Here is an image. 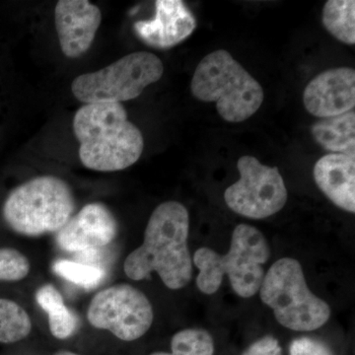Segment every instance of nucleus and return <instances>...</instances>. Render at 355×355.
<instances>
[{"label": "nucleus", "instance_id": "f257e3e1", "mask_svg": "<svg viewBox=\"0 0 355 355\" xmlns=\"http://www.w3.org/2000/svg\"><path fill=\"white\" fill-rule=\"evenodd\" d=\"M189 228L190 217L182 203L170 200L158 205L147 223L141 246L125 259L123 270L127 277L149 279L155 272L169 289L188 286L193 277Z\"/></svg>", "mask_w": 355, "mask_h": 355}, {"label": "nucleus", "instance_id": "f03ea898", "mask_svg": "<svg viewBox=\"0 0 355 355\" xmlns=\"http://www.w3.org/2000/svg\"><path fill=\"white\" fill-rule=\"evenodd\" d=\"M73 132L81 163L94 171L127 169L144 153L142 133L120 103L84 105L74 116Z\"/></svg>", "mask_w": 355, "mask_h": 355}, {"label": "nucleus", "instance_id": "7ed1b4c3", "mask_svg": "<svg viewBox=\"0 0 355 355\" xmlns=\"http://www.w3.org/2000/svg\"><path fill=\"white\" fill-rule=\"evenodd\" d=\"M270 257V248L259 229L239 224L234 229L227 254L200 248L193 254V263L200 272L198 289L205 294L216 293L227 275L233 291L243 298L253 297L260 291L265 277L263 265Z\"/></svg>", "mask_w": 355, "mask_h": 355}, {"label": "nucleus", "instance_id": "20e7f679", "mask_svg": "<svg viewBox=\"0 0 355 355\" xmlns=\"http://www.w3.org/2000/svg\"><path fill=\"white\" fill-rule=\"evenodd\" d=\"M191 94L214 102L224 121L241 123L257 113L263 102V89L229 51H212L202 58L191 83Z\"/></svg>", "mask_w": 355, "mask_h": 355}, {"label": "nucleus", "instance_id": "39448f33", "mask_svg": "<svg viewBox=\"0 0 355 355\" xmlns=\"http://www.w3.org/2000/svg\"><path fill=\"white\" fill-rule=\"evenodd\" d=\"M76 209L67 182L55 176L34 178L14 189L2 209L4 221L18 234L38 237L60 230Z\"/></svg>", "mask_w": 355, "mask_h": 355}, {"label": "nucleus", "instance_id": "423d86ee", "mask_svg": "<svg viewBox=\"0 0 355 355\" xmlns=\"http://www.w3.org/2000/svg\"><path fill=\"white\" fill-rule=\"evenodd\" d=\"M259 291L277 322L289 330L315 331L330 319V306L310 291L302 266L294 259L275 261L265 273Z\"/></svg>", "mask_w": 355, "mask_h": 355}, {"label": "nucleus", "instance_id": "0eeeda50", "mask_svg": "<svg viewBox=\"0 0 355 355\" xmlns=\"http://www.w3.org/2000/svg\"><path fill=\"white\" fill-rule=\"evenodd\" d=\"M162 60L147 51H137L114 64L74 79L71 90L85 104L121 103L139 97L163 76Z\"/></svg>", "mask_w": 355, "mask_h": 355}, {"label": "nucleus", "instance_id": "6e6552de", "mask_svg": "<svg viewBox=\"0 0 355 355\" xmlns=\"http://www.w3.org/2000/svg\"><path fill=\"white\" fill-rule=\"evenodd\" d=\"M237 168L240 179L224 193L229 209L252 219L266 218L284 209L288 195L279 168L249 155L238 160Z\"/></svg>", "mask_w": 355, "mask_h": 355}, {"label": "nucleus", "instance_id": "1a4fd4ad", "mask_svg": "<svg viewBox=\"0 0 355 355\" xmlns=\"http://www.w3.org/2000/svg\"><path fill=\"white\" fill-rule=\"evenodd\" d=\"M87 319L95 328L132 342L153 326L154 313L144 292L130 284H116L96 294L89 305Z\"/></svg>", "mask_w": 355, "mask_h": 355}, {"label": "nucleus", "instance_id": "9d476101", "mask_svg": "<svg viewBox=\"0 0 355 355\" xmlns=\"http://www.w3.org/2000/svg\"><path fill=\"white\" fill-rule=\"evenodd\" d=\"M118 233V224L106 205L89 203L78 214L70 217L57 232L60 249L71 253H92L111 244Z\"/></svg>", "mask_w": 355, "mask_h": 355}, {"label": "nucleus", "instance_id": "9b49d317", "mask_svg": "<svg viewBox=\"0 0 355 355\" xmlns=\"http://www.w3.org/2000/svg\"><path fill=\"white\" fill-rule=\"evenodd\" d=\"M306 110L320 119L347 113L355 106V71L338 67L322 72L308 83L303 93Z\"/></svg>", "mask_w": 355, "mask_h": 355}, {"label": "nucleus", "instance_id": "f8f14e48", "mask_svg": "<svg viewBox=\"0 0 355 355\" xmlns=\"http://www.w3.org/2000/svg\"><path fill=\"white\" fill-rule=\"evenodd\" d=\"M55 21L62 53L76 58L90 49L101 24L102 13L87 0H60L55 6Z\"/></svg>", "mask_w": 355, "mask_h": 355}, {"label": "nucleus", "instance_id": "ddd939ff", "mask_svg": "<svg viewBox=\"0 0 355 355\" xmlns=\"http://www.w3.org/2000/svg\"><path fill=\"white\" fill-rule=\"evenodd\" d=\"M137 37L154 49H170L193 34L197 20L181 0H157L155 16L135 23Z\"/></svg>", "mask_w": 355, "mask_h": 355}, {"label": "nucleus", "instance_id": "4468645a", "mask_svg": "<svg viewBox=\"0 0 355 355\" xmlns=\"http://www.w3.org/2000/svg\"><path fill=\"white\" fill-rule=\"evenodd\" d=\"M315 182L334 205L355 212V154L331 153L315 164Z\"/></svg>", "mask_w": 355, "mask_h": 355}, {"label": "nucleus", "instance_id": "2eb2a0df", "mask_svg": "<svg viewBox=\"0 0 355 355\" xmlns=\"http://www.w3.org/2000/svg\"><path fill=\"white\" fill-rule=\"evenodd\" d=\"M319 146L333 153L355 154V112L321 119L311 128Z\"/></svg>", "mask_w": 355, "mask_h": 355}, {"label": "nucleus", "instance_id": "dca6fc26", "mask_svg": "<svg viewBox=\"0 0 355 355\" xmlns=\"http://www.w3.org/2000/svg\"><path fill=\"white\" fill-rule=\"evenodd\" d=\"M36 300L48 314L51 335L58 340H65L76 333L78 320L65 306L62 294L55 286L51 284L42 286L37 291Z\"/></svg>", "mask_w": 355, "mask_h": 355}, {"label": "nucleus", "instance_id": "f3484780", "mask_svg": "<svg viewBox=\"0 0 355 355\" xmlns=\"http://www.w3.org/2000/svg\"><path fill=\"white\" fill-rule=\"evenodd\" d=\"M323 24L342 43L355 44V1L330 0L323 9Z\"/></svg>", "mask_w": 355, "mask_h": 355}, {"label": "nucleus", "instance_id": "a211bd4d", "mask_svg": "<svg viewBox=\"0 0 355 355\" xmlns=\"http://www.w3.org/2000/svg\"><path fill=\"white\" fill-rule=\"evenodd\" d=\"M31 331V318L24 308L12 300L0 298V343L20 342Z\"/></svg>", "mask_w": 355, "mask_h": 355}, {"label": "nucleus", "instance_id": "6ab92c4d", "mask_svg": "<svg viewBox=\"0 0 355 355\" xmlns=\"http://www.w3.org/2000/svg\"><path fill=\"white\" fill-rule=\"evenodd\" d=\"M172 352H154L150 355H214L211 335L202 329H186L175 334L171 340Z\"/></svg>", "mask_w": 355, "mask_h": 355}, {"label": "nucleus", "instance_id": "aec40b11", "mask_svg": "<svg viewBox=\"0 0 355 355\" xmlns=\"http://www.w3.org/2000/svg\"><path fill=\"white\" fill-rule=\"evenodd\" d=\"M53 268L62 279L86 289L94 288L99 286L106 275V272L102 266L67 260L55 261Z\"/></svg>", "mask_w": 355, "mask_h": 355}, {"label": "nucleus", "instance_id": "412c9836", "mask_svg": "<svg viewBox=\"0 0 355 355\" xmlns=\"http://www.w3.org/2000/svg\"><path fill=\"white\" fill-rule=\"evenodd\" d=\"M29 261L13 248L0 249V282H20L30 272Z\"/></svg>", "mask_w": 355, "mask_h": 355}, {"label": "nucleus", "instance_id": "4be33fe9", "mask_svg": "<svg viewBox=\"0 0 355 355\" xmlns=\"http://www.w3.org/2000/svg\"><path fill=\"white\" fill-rule=\"evenodd\" d=\"M289 355H334L328 345L316 338H296L289 347Z\"/></svg>", "mask_w": 355, "mask_h": 355}, {"label": "nucleus", "instance_id": "5701e85b", "mask_svg": "<svg viewBox=\"0 0 355 355\" xmlns=\"http://www.w3.org/2000/svg\"><path fill=\"white\" fill-rule=\"evenodd\" d=\"M242 355H282V349L277 338L266 336L252 343Z\"/></svg>", "mask_w": 355, "mask_h": 355}, {"label": "nucleus", "instance_id": "b1692460", "mask_svg": "<svg viewBox=\"0 0 355 355\" xmlns=\"http://www.w3.org/2000/svg\"><path fill=\"white\" fill-rule=\"evenodd\" d=\"M55 355H79L74 354V352H67V350H62V352H58Z\"/></svg>", "mask_w": 355, "mask_h": 355}]
</instances>
